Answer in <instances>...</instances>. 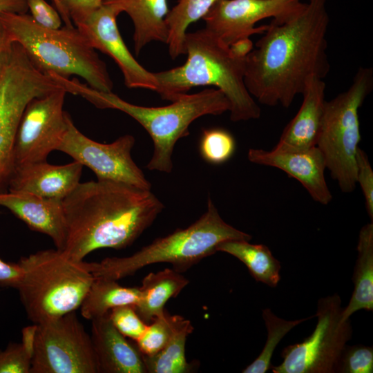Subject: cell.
<instances>
[{"instance_id":"6da1fadb","label":"cell","mask_w":373,"mask_h":373,"mask_svg":"<svg viewBox=\"0 0 373 373\" xmlns=\"http://www.w3.org/2000/svg\"><path fill=\"white\" fill-rule=\"evenodd\" d=\"M329 23L326 0H307L290 19L267 25L245 60L244 81L253 98L289 108L310 77L324 79L330 70Z\"/></svg>"},{"instance_id":"7a4b0ae2","label":"cell","mask_w":373,"mask_h":373,"mask_svg":"<svg viewBox=\"0 0 373 373\" xmlns=\"http://www.w3.org/2000/svg\"><path fill=\"white\" fill-rule=\"evenodd\" d=\"M63 205L67 236L62 251L76 261L99 249L130 246L164 208L151 189L99 180L80 182Z\"/></svg>"},{"instance_id":"3957f363","label":"cell","mask_w":373,"mask_h":373,"mask_svg":"<svg viewBox=\"0 0 373 373\" xmlns=\"http://www.w3.org/2000/svg\"><path fill=\"white\" fill-rule=\"evenodd\" d=\"M184 48L187 57L182 65L155 73L162 99L173 102L194 87L213 86L229 100L232 122L260 117V108L245 84V59L234 55L229 46L205 28L186 32Z\"/></svg>"},{"instance_id":"277c9868","label":"cell","mask_w":373,"mask_h":373,"mask_svg":"<svg viewBox=\"0 0 373 373\" xmlns=\"http://www.w3.org/2000/svg\"><path fill=\"white\" fill-rule=\"evenodd\" d=\"M59 80L67 93L79 95L99 108L119 110L137 121L149 133L153 144V154L146 169L166 173L173 169L175 145L189 135L191 124L202 116L220 115L230 108L229 100L217 88L186 93L169 105L149 107L129 103L113 92L93 89L77 79L59 77Z\"/></svg>"},{"instance_id":"5b68a950","label":"cell","mask_w":373,"mask_h":373,"mask_svg":"<svg viewBox=\"0 0 373 373\" xmlns=\"http://www.w3.org/2000/svg\"><path fill=\"white\" fill-rule=\"evenodd\" d=\"M0 21L12 41L41 72L63 78L77 75L93 89L112 92L113 83L105 62L75 26L44 28L27 13L3 12Z\"/></svg>"},{"instance_id":"8992f818","label":"cell","mask_w":373,"mask_h":373,"mask_svg":"<svg viewBox=\"0 0 373 373\" xmlns=\"http://www.w3.org/2000/svg\"><path fill=\"white\" fill-rule=\"evenodd\" d=\"M251 238L227 223L209 197L206 211L188 227L157 238L129 256L106 258L99 262H86V265L95 277L114 280L160 262L170 263L173 269L181 272L214 254L218 245L224 241L251 240Z\"/></svg>"},{"instance_id":"52a82bcc","label":"cell","mask_w":373,"mask_h":373,"mask_svg":"<svg viewBox=\"0 0 373 373\" xmlns=\"http://www.w3.org/2000/svg\"><path fill=\"white\" fill-rule=\"evenodd\" d=\"M18 263L22 276L17 289L35 324L79 308L95 279L86 262L72 260L57 249L30 254Z\"/></svg>"},{"instance_id":"ba28073f","label":"cell","mask_w":373,"mask_h":373,"mask_svg":"<svg viewBox=\"0 0 373 373\" xmlns=\"http://www.w3.org/2000/svg\"><path fill=\"white\" fill-rule=\"evenodd\" d=\"M373 89V69L361 66L350 87L325 101L316 146L326 169L343 193L356 186V156L361 142L358 111Z\"/></svg>"},{"instance_id":"9c48e42d","label":"cell","mask_w":373,"mask_h":373,"mask_svg":"<svg viewBox=\"0 0 373 373\" xmlns=\"http://www.w3.org/2000/svg\"><path fill=\"white\" fill-rule=\"evenodd\" d=\"M60 88L64 87L57 79L37 69L22 47L14 42L0 77V191L8 186L15 169V137L27 104Z\"/></svg>"},{"instance_id":"30bf717a","label":"cell","mask_w":373,"mask_h":373,"mask_svg":"<svg viewBox=\"0 0 373 373\" xmlns=\"http://www.w3.org/2000/svg\"><path fill=\"white\" fill-rule=\"evenodd\" d=\"M341 300L334 294L318 301L317 324L303 342L283 349V362L271 365L274 373H334L341 352L350 340V319H342Z\"/></svg>"},{"instance_id":"8fae6325","label":"cell","mask_w":373,"mask_h":373,"mask_svg":"<svg viewBox=\"0 0 373 373\" xmlns=\"http://www.w3.org/2000/svg\"><path fill=\"white\" fill-rule=\"evenodd\" d=\"M30 373H98L90 336L75 312L36 324Z\"/></svg>"},{"instance_id":"7c38bea8","label":"cell","mask_w":373,"mask_h":373,"mask_svg":"<svg viewBox=\"0 0 373 373\" xmlns=\"http://www.w3.org/2000/svg\"><path fill=\"white\" fill-rule=\"evenodd\" d=\"M135 142L131 135L120 136L109 144L94 141L75 126L68 114L67 129L57 151L66 153L75 161L88 167L97 180L151 189V183L132 158Z\"/></svg>"},{"instance_id":"4fadbf2b","label":"cell","mask_w":373,"mask_h":373,"mask_svg":"<svg viewBox=\"0 0 373 373\" xmlns=\"http://www.w3.org/2000/svg\"><path fill=\"white\" fill-rule=\"evenodd\" d=\"M66 93L64 88H57L27 104L16 133L15 166L45 161L57 150L67 129L68 113L64 111Z\"/></svg>"},{"instance_id":"5bb4252c","label":"cell","mask_w":373,"mask_h":373,"mask_svg":"<svg viewBox=\"0 0 373 373\" xmlns=\"http://www.w3.org/2000/svg\"><path fill=\"white\" fill-rule=\"evenodd\" d=\"M301 0H218L202 17L205 28L227 46L236 41L262 34L267 25L256 24L267 18L282 23L303 7Z\"/></svg>"},{"instance_id":"9a60e30c","label":"cell","mask_w":373,"mask_h":373,"mask_svg":"<svg viewBox=\"0 0 373 373\" xmlns=\"http://www.w3.org/2000/svg\"><path fill=\"white\" fill-rule=\"evenodd\" d=\"M117 10L102 3L82 22L75 26L91 46L111 57L121 70L124 84L129 88H143L157 92L155 73L144 68L125 44L117 25Z\"/></svg>"},{"instance_id":"2e32d148","label":"cell","mask_w":373,"mask_h":373,"mask_svg":"<svg viewBox=\"0 0 373 373\" xmlns=\"http://www.w3.org/2000/svg\"><path fill=\"white\" fill-rule=\"evenodd\" d=\"M249 162L274 167L298 180L311 198L321 204L332 200L325 178L326 165L321 151L316 146L304 149H276L271 151L249 149Z\"/></svg>"},{"instance_id":"e0dca14e","label":"cell","mask_w":373,"mask_h":373,"mask_svg":"<svg viewBox=\"0 0 373 373\" xmlns=\"http://www.w3.org/2000/svg\"><path fill=\"white\" fill-rule=\"evenodd\" d=\"M0 207L11 211L31 229L49 236L56 248L64 249L67 227L63 200L15 191H0Z\"/></svg>"},{"instance_id":"ac0fdd59","label":"cell","mask_w":373,"mask_h":373,"mask_svg":"<svg viewBox=\"0 0 373 373\" xmlns=\"http://www.w3.org/2000/svg\"><path fill=\"white\" fill-rule=\"evenodd\" d=\"M83 165L77 161L54 165L45 161L15 166L8 189L64 200L80 183Z\"/></svg>"},{"instance_id":"d6986e66","label":"cell","mask_w":373,"mask_h":373,"mask_svg":"<svg viewBox=\"0 0 373 373\" xmlns=\"http://www.w3.org/2000/svg\"><path fill=\"white\" fill-rule=\"evenodd\" d=\"M108 314L91 321L90 336L98 373H146L137 346L114 327Z\"/></svg>"},{"instance_id":"ffe728a7","label":"cell","mask_w":373,"mask_h":373,"mask_svg":"<svg viewBox=\"0 0 373 373\" xmlns=\"http://www.w3.org/2000/svg\"><path fill=\"white\" fill-rule=\"evenodd\" d=\"M326 85L313 76L305 87L301 106L283 131L276 149H304L316 145L325 105Z\"/></svg>"},{"instance_id":"44dd1931","label":"cell","mask_w":373,"mask_h":373,"mask_svg":"<svg viewBox=\"0 0 373 373\" xmlns=\"http://www.w3.org/2000/svg\"><path fill=\"white\" fill-rule=\"evenodd\" d=\"M102 3L111 6L119 15L126 12L129 16L134 27V50L137 55L152 41L166 44L167 0H104Z\"/></svg>"},{"instance_id":"7402d4cb","label":"cell","mask_w":373,"mask_h":373,"mask_svg":"<svg viewBox=\"0 0 373 373\" xmlns=\"http://www.w3.org/2000/svg\"><path fill=\"white\" fill-rule=\"evenodd\" d=\"M189 283L173 269L151 272L142 281L141 297L134 308L144 322L150 323L164 313L167 301L178 296Z\"/></svg>"},{"instance_id":"603a6c76","label":"cell","mask_w":373,"mask_h":373,"mask_svg":"<svg viewBox=\"0 0 373 373\" xmlns=\"http://www.w3.org/2000/svg\"><path fill=\"white\" fill-rule=\"evenodd\" d=\"M358 256L354 269V290L348 305L342 309L346 321L356 312L373 310V223L360 230L357 245Z\"/></svg>"},{"instance_id":"cb8c5ba5","label":"cell","mask_w":373,"mask_h":373,"mask_svg":"<svg viewBox=\"0 0 373 373\" xmlns=\"http://www.w3.org/2000/svg\"><path fill=\"white\" fill-rule=\"evenodd\" d=\"M141 291L137 287H124L117 280L95 277L79 308L82 316L92 321L103 316L116 307L137 305Z\"/></svg>"},{"instance_id":"d4e9b609","label":"cell","mask_w":373,"mask_h":373,"mask_svg":"<svg viewBox=\"0 0 373 373\" xmlns=\"http://www.w3.org/2000/svg\"><path fill=\"white\" fill-rule=\"evenodd\" d=\"M193 327L189 320L179 315H172V330L164 347L152 356L142 354L146 371L149 373H186L192 365L185 356L187 337Z\"/></svg>"},{"instance_id":"484cf974","label":"cell","mask_w":373,"mask_h":373,"mask_svg":"<svg viewBox=\"0 0 373 373\" xmlns=\"http://www.w3.org/2000/svg\"><path fill=\"white\" fill-rule=\"evenodd\" d=\"M216 250L238 258L245 265L256 282L271 287L278 285L280 263L267 246L251 244L246 240H229L219 244Z\"/></svg>"},{"instance_id":"4316f807","label":"cell","mask_w":373,"mask_h":373,"mask_svg":"<svg viewBox=\"0 0 373 373\" xmlns=\"http://www.w3.org/2000/svg\"><path fill=\"white\" fill-rule=\"evenodd\" d=\"M218 0H178L169 10L165 22L169 54L175 59L184 54V41L189 26L206 15Z\"/></svg>"},{"instance_id":"83f0119b","label":"cell","mask_w":373,"mask_h":373,"mask_svg":"<svg viewBox=\"0 0 373 373\" xmlns=\"http://www.w3.org/2000/svg\"><path fill=\"white\" fill-rule=\"evenodd\" d=\"M287 321L275 315L270 309L262 310V318L267 331L265 346L258 356L246 368L243 373H265L271 369V360L275 348L283 338L300 323L314 317Z\"/></svg>"},{"instance_id":"f1b7e54d","label":"cell","mask_w":373,"mask_h":373,"mask_svg":"<svg viewBox=\"0 0 373 373\" xmlns=\"http://www.w3.org/2000/svg\"><path fill=\"white\" fill-rule=\"evenodd\" d=\"M236 141L227 130L220 128L204 129L200 142L202 157L208 163L221 164L234 154Z\"/></svg>"},{"instance_id":"f546056e","label":"cell","mask_w":373,"mask_h":373,"mask_svg":"<svg viewBox=\"0 0 373 373\" xmlns=\"http://www.w3.org/2000/svg\"><path fill=\"white\" fill-rule=\"evenodd\" d=\"M171 330L172 315L165 310L147 325L143 334L135 341V345L142 355H154L164 347Z\"/></svg>"},{"instance_id":"4dcf8cb0","label":"cell","mask_w":373,"mask_h":373,"mask_svg":"<svg viewBox=\"0 0 373 373\" xmlns=\"http://www.w3.org/2000/svg\"><path fill=\"white\" fill-rule=\"evenodd\" d=\"M373 372V348L357 344L344 347L335 372L372 373Z\"/></svg>"},{"instance_id":"1f68e13d","label":"cell","mask_w":373,"mask_h":373,"mask_svg":"<svg viewBox=\"0 0 373 373\" xmlns=\"http://www.w3.org/2000/svg\"><path fill=\"white\" fill-rule=\"evenodd\" d=\"M33 347L21 343H10L0 350V373H30Z\"/></svg>"},{"instance_id":"d6a6232c","label":"cell","mask_w":373,"mask_h":373,"mask_svg":"<svg viewBox=\"0 0 373 373\" xmlns=\"http://www.w3.org/2000/svg\"><path fill=\"white\" fill-rule=\"evenodd\" d=\"M108 314L114 327L126 338L134 341L143 334L148 325L131 305L114 307Z\"/></svg>"},{"instance_id":"836d02e7","label":"cell","mask_w":373,"mask_h":373,"mask_svg":"<svg viewBox=\"0 0 373 373\" xmlns=\"http://www.w3.org/2000/svg\"><path fill=\"white\" fill-rule=\"evenodd\" d=\"M356 181L362 190L366 211L373 220V170L366 153L358 148L356 156Z\"/></svg>"},{"instance_id":"e575fe53","label":"cell","mask_w":373,"mask_h":373,"mask_svg":"<svg viewBox=\"0 0 373 373\" xmlns=\"http://www.w3.org/2000/svg\"><path fill=\"white\" fill-rule=\"evenodd\" d=\"M27 6L30 17L38 25L50 29L61 28V15L45 0H28Z\"/></svg>"},{"instance_id":"d590c367","label":"cell","mask_w":373,"mask_h":373,"mask_svg":"<svg viewBox=\"0 0 373 373\" xmlns=\"http://www.w3.org/2000/svg\"><path fill=\"white\" fill-rule=\"evenodd\" d=\"M104 0H60L73 23L82 22L102 5Z\"/></svg>"},{"instance_id":"8d00e7d4","label":"cell","mask_w":373,"mask_h":373,"mask_svg":"<svg viewBox=\"0 0 373 373\" xmlns=\"http://www.w3.org/2000/svg\"><path fill=\"white\" fill-rule=\"evenodd\" d=\"M22 276V269L17 263L6 262L0 258V286L17 289Z\"/></svg>"},{"instance_id":"74e56055","label":"cell","mask_w":373,"mask_h":373,"mask_svg":"<svg viewBox=\"0 0 373 373\" xmlns=\"http://www.w3.org/2000/svg\"><path fill=\"white\" fill-rule=\"evenodd\" d=\"M14 42L0 21V77L10 57Z\"/></svg>"},{"instance_id":"f35d334b","label":"cell","mask_w":373,"mask_h":373,"mask_svg":"<svg viewBox=\"0 0 373 373\" xmlns=\"http://www.w3.org/2000/svg\"><path fill=\"white\" fill-rule=\"evenodd\" d=\"M229 46L234 55L245 59L254 48V44L250 37H247L238 39Z\"/></svg>"},{"instance_id":"ab89813d","label":"cell","mask_w":373,"mask_h":373,"mask_svg":"<svg viewBox=\"0 0 373 373\" xmlns=\"http://www.w3.org/2000/svg\"><path fill=\"white\" fill-rule=\"evenodd\" d=\"M28 0H0V14L3 12L27 13Z\"/></svg>"},{"instance_id":"60d3db41","label":"cell","mask_w":373,"mask_h":373,"mask_svg":"<svg viewBox=\"0 0 373 373\" xmlns=\"http://www.w3.org/2000/svg\"><path fill=\"white\" fill-rule=\"evenodd\" d=\"M51 1L54 3L58 12L61 15V17L64 23V26H69V27L74 26L71 19H70L67 12L66 11L64 6H62L60 0H51Z\"/></svg>"}]
</instances>
